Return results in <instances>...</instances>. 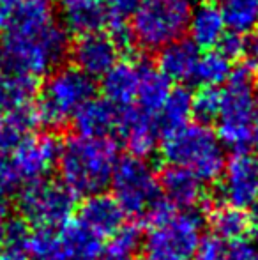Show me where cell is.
<instances>
[{
    "label": "cell",
    "instance_id": "cell-1",
    "mask_svg": "<svg viewBox=\"0 0 258 260\" xmlns=\"http://www.w3.org/2000/svg\"><path fill=\"white\" fill-rule=\"evenodd\" d=\"M69 34L59 21L32 32L0 34V73L38 82L48 76L69 55Z\"/></svg>",
    "mask_w": 258,
    "mask_h": 260
},
{
    "label": "cell",
    "instance_id": "cell-2",
    "mask_svg": "<svg viewBox=\"0 0 258 260\" xmlns=\"http://www.w3.org/2000/svg\"><path fill=\"white\" fill-rule=\"evenodd\" d=\"M119 163L117 144L112 138H89L76 135L60 145L59 174L72 195H97L112 182Z\"/></svg>",
    "mask_w": 258,
    "mask_h": 260
},
{
    "label": "cell",
    "instance_id": "cell-3",
    "mask_svg": "<svg viewBox=\"0 0 258 260\" xmlns=\"http://www.w3.org/2000/svg\"><path fill=\"white\" fill-rule=\"evenodd\" d=\"M149 232L143 237L145 260H191L202 243L203 221L193 211H177L158 200L145 214Z\"/></svg>",
    "mask_w": 258,
    "mask_h": 260
},
{
    "label": "cell",
    "instance_id": "cell-4",
    "mask_svg": "<svg viewBox=\"0 0 258 260\" xmlns=\"http://www.w3.org/2000/svg\"><path fill=\"white\" fill-rule=\"evenodd\" d=\"M161 156L170 167L184 168L202 182L217 181L227 163L225 147L217 135L198 122L166 133Z\"/></svg>",
    "mask_w": 258,
    "mask_h": 260
},
{
    "label": "cell",
    "instance_id": "cell-5",
    "mask_svg": "<svg viewBox=\"0 0 258 260\" xmlns=\"http://www.w3.org/2000/svg\"><path fill=\"white\" fill-rule=\"evenodd\" d=\"M256 119V73L249 66L232 71L221 90L217 138L223 147L242 152L253 145Z\"/></svg>",
    "mask_w": 258,
    "mask_h": 260
},
{
    "label": "cell",
    "instance_id": "cell-6",
    "mask_svg": "<svg viewBox=\"0 0 258 260\" xmlns=\"http://www.w3.org/2000/svg\"><path fill=\"white\" fill-rule=\"evenodd\" d=\"M96 83L72 66L59 68L46 76L38 92L34 110L39 124L59 129L64 127L75 113L94 98Z\"/></svg>",
    "mask_w": 258,
    "mask_h": 260
},
{
    "label": "cell",
    "instance_id": "cell-7",
    "mask_svg": "<svg viewBox=\"0 0 258 260\" xmlns=\"http://www.w3.org/2000/svg\"><path fill=\"white\" fill-rule=\"evenodd\" d=\"M193 7V0H138L129 25L133 41L143 50H161L182 39Z\"/></svg>",
    "mask_w": 258,
    "mask_h": 260
},
{
    "label": "cell",
    "instance_id": "cell-8",
    "mask_svg": "<svg viewBox=\"0 0 258 260\" xmlns=\"http://www.w3.org/2000/svg\"><path fill=\"white\" fill-rule=\"evenodd\" d=\"M59 152L60 144L53 135H27L6 159L0 161V188L13 189L43 181L57 165Z\"/></svg>",
    "mask_w": 258,
    "mask_h": 260
},
{
    "label": "cell",
    "instance_id": "cell-9",
    "mask_svg": "<svg viewBox=\"0 0 258 260\" xmlns=\"http://www.w3.org/2000/svg\"><path fill=\"white\" fill-rule=\"evenodd\" d=\"M114 199L124 214L145 216L159 197V179L156 177L147 159L136 156H124L119 159L112 175Z\"/></svg>",
    "mask_w": 258,
    "mask_h": 260
},
{
    "label": "cell",
    "instance_id": "cell-10",
    "mask_svg": "<svg viewBox=\"0 0 258 260\" xmlns=\"http://www.w3.org/2000/svg\"><path fill=\"white\" fill-rule=\"evenodd\" d=\"M18 207L23 221L38 230H55L71 219L75 195L59 182L38 181L21 189Z\"/></svg>",
    "mask_w": 258,
    "mask_h": 260
},
{
    "label": "cell",
    "instance_id": "cell-11",
    "mask_svg": "<svg viewBox=\"0 0 258 260\" xmlns=\"http://www.w3.org/2000/svg\"><path fill=\"white\" fill-rule=\"evenodd\" d=\"M219 195L227 206L253 209L258 206V156L253 152H234L225 163Z\"/></svg>",
    "mask_w": 258,
    "mask_h": 260
},
{
    "label": "cell",
    "instance_id": "cell-12",
    "mask_svg": "<svg viewBox=\"0 0 258 260\" xmlns=\"http://www.w3.org/2000/svg\"><path fill=\"white\" fill-rule=\"evenodd\" d=\"M69 55L72 58V68L94 80L103 78L117 64L121 50L110 36L99 32L76 38L69 46Z\"/></svg>",
    "mask_w": 258,
    "mask_h": 260
},
{
    "label": "cell",
    "instance_id": "cell-13",
    "mask_svg": "<svg viewBox=\"0 0 258 260\" xmlns=\"http://www.w3.org/2000/svg\"><path fill=\"white\" fill-rule=\"evenodd\" d=\"M55 13L67 34H99L110 25V13L104 0H57Z\"/></svg>",
    "mask_w": 258,
    "mask_h": 260
},
{
    "label": "cell",
    "instance_id": "cell-14",
    "mask_svg": "<svg viewBox=\"0 0 258 260\" xmlns=\"http://www.w3.org/2000/svg\"><path fill=\"white\" fill-rule=\"evenodd\" d=\"M55 21V0H0V32L41 30Z\"/></svg>",
    "mask_w": 258,
    "mask_h": 260
},
{
    "label": "cell",
    "instance_id": "cell-15",
    "mask_svg": "<svg viewBox=\"0 0 258 260\" xmlns=\"http://www.w3.org/2000/svg\"><path fill=\"white\" fill-rule=\"evenodd\" d=\"M117 131L124 138L131 156L147 157L154 152L158 145L159 126L156 117L141 112L140 108H122L119 112V127Z\"/></svg>",
    "mask_w": 258,
    "mask_h": 260
},
{
    "label": "cell",
    "instance_id": "cell-16",
    "mask_svg": "<svg viewBox=\"0 0 258 260\" xmlns=\"http://www.w3.org/2000/svg\"><path fill=\"white\" fill-rule=\"evenodd\" d=\"M143 64L145 60H134V58L119 60L101 78V90L104 100L121 110L129 108L136 101Z\"/></svg>",
    "mask_w": 258,
    "mask_h": 260
},
{
    "label": "cell",
    "instance_id": "cell-17",
    "mask_svg": "<svg viewBox=\"0 0 258 260\" xmlns=\"http://www.w3.org/2000/svg\"><path fill=\"white\" fill-rule=\"evenodd\" d=\"M78 221L97 237H112L124 225V212L112 195L97 193L85 199L80 206Z\"/></svg>",
    "mask_w": 258,
    "mask_h": 260
},
{
    "label": "cell",
    "instance_id": "cell-18",
    "mask_svg": "<svg viewBox=\"0 0 258 260\" xmlns=\"http://www.w3.org/2000/svg\"><path fill=\"white\" fill-rule=\"evenodd\" d=\"M78 135L89 138H110L119 127V108L104 98L89 100L72 117Z\"/></svg>",
    "mask_w": 258,
    "mask_h": 260
},
{
    "label": "cell",
    "instance_id": "cell-19",
    "mask_svg": "<svg viewBox=\"0 0 258 260\" xmlns=\"http://www.w3.org/2000/svg\"><path fill=\"white\" fill-rule=\"evenodd\" d=\"M188 32H190V41L198 50L216 48L221 38L227 34V25H225L219 6L214 2H205V0L196 4L191 11Z\"/></svg>",
    "mask_w": 258,
    "mask_h": 260
},
{
    "label": "cell",
    "instance_id": "cell-20",
    "mask_svg": "<svg viewBox=\"0 0 258 260\" xmlns=\"http://www.w3.org/2000/svg\"><path fill=\"white\" fill-rule=\"evenodd\" d=\"M60 260H96L101 257L103 239L76 219H69L57 232Z\"/></svg>",
    "mask_w": 258,
    "mask_h": 260
},
{
    "label": "cell",
    "instance_id": "cell-21",
    "mask_svg": "<svg viewBox=\"0 0 258 260\" xmlns=\"http://www.w3.org/2000/svg\"><path fill=\"white\" fill-rule=\"evenodd\" d=\"M159 188L173 207L191 209L203 199V182L184 168L168 167L159 177Z\"/></svg>",
    "mask_w": 258,
    "mask_h": 260
},
{
    "label": "cell",
    "instance_id": "cell-22",
    "mask_svg": "<svg viewBox=\"0 0 258 260\" xmlns=\"http://www.w3.org/2000/svg\"><path fill=\"white\" fill-rule=\"evenodd\" d=\"M198 57L200 50L190 39H177L159 50L158 69L170 82H186L193 76Z\"/></svg>",
    "mask_w": 258,
    "mask_h": 260
},
{
    "label": "cell",
    "instance_id": "cell-23",
    "mask_svg": "<svg viewBox=\"0 0 258 260\" xmlns=\"http://www.w3.org/2000/svg\"><path fill=\"white\" fill-rule=\"evenodd\" d=\"M172 92V82L159 69L149 66L147 62L141 68L140 87H138L136 103L141 112L152 117H158L168 94Z\"/></svg>",
    "mask_w": 258,
    "mask_h": 260
},
{
    "label": "cell",
    "instance_id": "cell-24",
    "mask_svg": "<svg viewBox=\"0 0 258 260\" xmlns=\"http://www.w3.org/2000/svg\"><path fill=\"white\" fill-rule=\"evenodd\" d=\"M209 225L214 232V237L221 241H232V243L242 241L246 234L251 230L248 212L242 209L227 206V204L214 207L210 211Z\"/></svg>",
    "mask_w": 258,
    "mask_h": 260
},
{
    "label": "cell",
    "instance_id": "cell-25",
    "mask_svg": "<svg viewBox=\"0 0 258 260\" xmlns=\"http://www.w3.org/2000/svg\"><path fill=\"white\" fill-rule=\"evenodd\" d=\"M191 101H193V94L188 89H184V87L172 89L163 108L159 110L158 117H156L159 131H163L166 135L188 126L191 115H193Z\"/></svg>",
    "mask_w": 258,
    "mask_h": 260
},
{
    "label": "cell",
    "instance_id": "cell-26",
    "mask_svg": "<svg viewBox=\"0 0 258 260\" xmlns=\"http://www.w3.org/2000/svg\"><path fill=\"white\" fill-rule=\"evenodd\" d=\"M35 92H38L35 80L0 73V119L9 112L28 106Z\"/></svg>",
    "mask_w": 258,
    "mask_h": 260
},
{
    "label": "cell",
    "instance_id": "cell-27",
    "mask_svg": "<svg viewBox=\"0 0 258 260\" xmlns=\"http://www.w3.org/2000/svg\"><path fill=\"white\" fill-rule=\"evenodd\" d=\"M219 9L228 32L246 36L258 28V0H223Z\"/></svg>",
    "mask_w": 258,
    "mask_h": 260
},
{
    "label": "cell",
    "instance_id": "cell-28",
    "mask_svg": "<svg viewBox=\"0 0 258 260\" xmlns=\"http://www.w3.org/2000/svg\"><path fill=\"white\" fill-rule=\"evenodd\" d=\"M232 75V62L217 50H207L198 57L191 80L200 87H217Z\"/></svg>",
    "mask_w": 258,
    "mask_h": 260
},
{
    "label": "cell",
    "instance_id": "cell-29",
    "mask_svg": "<svg viewBox=\"0 0 258 260\" xmlns=\"http://www.w3.org/2000/svg\"><path fill=\"white\" fill-rule=\"evenodd\" d=\"M28 239L30 232L23 219L0 221V251L9 260H28Z\"/></svg>",
    "mask_w": 258,
    "mask_h": 260
},
{
    "label": "cell",
    "instance_id": "cell-30",
    "mask_svg": "<svg viewBox=\"0 0 258 260\" xmlns=\"http://www.w3.org/2000/svg\"><path fill=\"white\" fill-rule=\"evenodd\" d=\"M191 108L198 124L207 126L216 122L221 110V90L217 87H200L193 94Z\"/></svg>",
    "mask_w": 258,
    "mask_h": 260
},
{
    "label": "cell",
    "instance_id": "cell-31",
    "mask_svg": "<svg viewBox=\"0 0 258 260\" xmlns=\"http://www.w3.org/2000/svg\"><path fill=\"white\" fill-rule=\"evenodd\" d=\"M143 244V237H141V230L136 225H122L114 236L110 237V244H108L106 253L115 255V257L131 258L138 251V248Z\"/></svg>",
    "mask_w": 258,
    "mask_h": 260
},
{
    "label": "cell",
    "instance_id": "cell-32",
    "mask_svg": "<svg viewBox=\"0 0 258 260\" xmlns=\"http://www.w3.org/2000/svg\"><path fill=\"white\" fill-rule=\"evenodd\" d=\"M28 258L60 260L59 239L55 230H35L28 239Z\"/></svg>",
    "mask_w": 258,
    "mask_h": 260
},
{
    "label": "cell",
    "instance_id": "cell-33",
    "mask_svg": "<svg viewBox=\"0 0 258 260\" xmlns=\"http://www.w3.org/2000/svg\"><path fill=\"white\" fill-rule=\"evenodd\" d=\"M214 50H217L221 55L228 58V60H237L242 55H246V39L244 36L234 34V32H227V34L221 38L219 45Z\"/></svg>",
    "mask_w": 258,
    "mask_h": 260
},
{
    "label": "cell",
    "instance_id": "cell-34",
    "mask_svg": "<svg viewBox=\"0 0 258 260\" xmlns=\"http://www.w3.org/2000/svg\"><path fill=\"white\" fill-rule=\"evenodd\" d=\"M225 253H227V246L223 241L210 236L202 239L195 253V260H225Z\"/></svg>",
    "mask_w": 258,
    "mask_h": 260
},
{
    "label": "cell",
    "instance_id": "cell-35",
    "mask_svg": "<svg viewBox=\"0 0 258 260\" xmlns=\"http://www.w3.org/2000/svg\"><path fill=\"white\" fill-rule=\"evenodd\" d=\"M225 260H258V246L249 241H237L227 246Z\"/></svg>",
    "mask_w": 258,
    "mask_h": 260
},
{
    "label": "cell",
    "instance_id": "cell-36",
    "mask_svg": "<svg viewBox=\"0 0 258 260\" xmlns=\"http://www.w3.org/2000/svg\"><path fill=\"white\" fill-rule=\"evenodd\" d=\"M246 57L249 60V68L255 71L258 68V28L246 39Z\"/></svg>",
    "mask_w": 258,
    "mask_h": 260
},
{
    "label": "cell",
    "instance_id": "cell-37",
    "mask_svg": "<svg viewBox=\"0 0 258 260\" xmlns=\"http://www.w3.org/2000/svg\"><path fill=\"white\" fill-rule=\"evenodd\" d=\"M4 193H6V189L0 188V221H4V218L7 214V200Z\"/></svg>",
    "mask_w": 258,
    "mask_h": 260
},
{
    "label": "cell",
    "instance_id": "cell-38",
    "mask_svg": "<svg viewBox=\"0 0 258 260\" xmlns=\"http://www.w3.org/2000/svg\"><path fill=\"white\" fill-rule=\"evenodd\" d=\"M249 225H251V230H255L258 236V206L253 207V212L249 216Z\"/></svg>",
    "mask_w": 258,
    "mask_h": 260
},
{
    "label": "cell",
    "instance_id": "cell-39",
    "mask_svg": "<svg viewBox=\"0 0 258 260\" xmlns=\"http://www.w3.org/2000/svg\"><path fill=\"white\" fill-rule=\"evenodd\" d=\"M253 145L258 147V83H256V119H255V129H253Z\"/></svg>",
    "mask_w": 258,
    "mask_h": 260
},
{
    "label": "cell",
    "instance_id": "cell-40",
    "mask_svg": "<svg viewBox=\"0 0 258 260\" xmlns=\"http://www.w3.org/2000/svg\"><path fill=\"white\" fill-rule=\"evenodd\" d=\"M96 260H131V258H122V257H115V255L106 253V255H101V257H97Z\"/></svg>",
    "mask_w": 258,
    "mask_h": 260
},
{
    "label": "cell",
    "instance_id": "cell-41",
    "mask_svg": "<svg viewBox=\"0 0 258 260\" xmlns=\"http://www.w3.org/2000/svg\"><path fill=\"white\" fill-rule=\"evenodd\" d=\"M0 260H9V258H7V257H6V255H4V253H2V251H0Z\"/></svg>",
    "mask_w": 258,
    "mask_h": 260
},
{
    "label": "cell",
    "instance_id": "cell-42",
    "mask_svg": "<svg viewBox=\"0 0 258 260\" xmlns=\"http://www.w3.org/2000/svg\"><path fill=\"white\" fill-rule=\"evenodd\" d=\"M205 2H214V0H205Z\"/></svg>",
    "mask_w": 258,
    "mask_h": 260
}]
</instances>
